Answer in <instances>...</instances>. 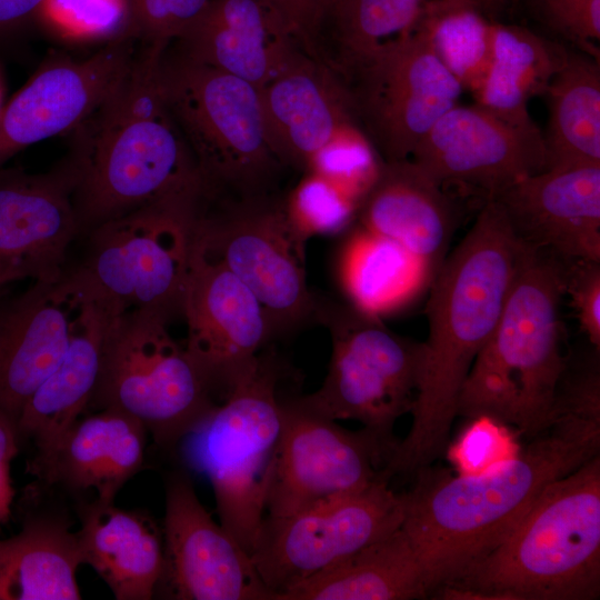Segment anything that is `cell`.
Listing matches in <instances>:
<instances>
[{"mask_svg": "<svg viewBox=\"0 0 600 600\" xmlns=\"http://www.w3.org/2000/svg\"><path fill=\"white\" fill-rule=\"evenodd\" d=\"M524 252L499 204L488 199L434 274L412 424L384 468L389 478L417 473L444 453L461 389L499 322Z\"/></svg>", "mask_w": 600, "mask_h": 600, "instance_id": "obj_1", "label": "cell"}, {"mask_svg": "<svg viewBox=\"0 0 600 600\" xmlns=\"http://www.w3.org/2000/svg\"><path fill=\"white\" fill-rule=\"evenodd\" d=\"M600 417L557 408L551 424L504 468L481 477L419 470L404 493L401 528L430 592L488 556L543 489L599 454Z\"/></svg>", "mask_w": 600, "mask_h": 600, "instance_id": "obj_2", "label": "cell"}, {"mask_svg": "<svg viewBox=\"0 0 600 600\" xmlns=\"http://www.w3.org/2000/svg\"><path fill=\"white\" fill-rule=\"evenodd\" d=\"M169 43L139 41L133 61L99 109L76 131L80 236L154 203L208 198L193 156L166 102L160 62Z\"/></svg>", "mask_w": 600, "mask_h": 600, "instance_id": "obj_3", "label": "cell"}, {"mask_svg": "<svg viewBox=\"0 0 600 600\" xmlns=\"http://www.w3.org/2000/svg\"><path fill=\"white\" fill-rule=\"evenodd\" d=\"M444 599L592 600L600 594V457L548 484Z\"/></svg>", "mask_w": 600, "mask_h": 600, "instance_id": "obj_4", "label": "cell"}, {"mask_svg": "<svg viewBox=\"0 0 600 600\" xmlns=\"http://www.w3.org/2000/svg\"><path fill=\"white\" fill-rule=\"evenodd\" d=\"M566 264L526 248L499 322L463 383L458 416H488L530 439L551 424L568 361L560 327Z\"/></svg>", "mask_w": 600, "mask_h": 600, "instance_id": "obj_5", "label": "cell"}, {"mask_svg": "<svg viewBox=\"0 0 600 600\" xmlns=\"http://www.w3.org/2000/svg\"><path fill=\"white\" fill-rule=\"evenodd\" d=\"M160 81L209 198L273 194L284 166L269 142L259 89L172 43L161 57Z\"/></svg>", "mask_w": 600, "mask_h": 600, "instance_id": "obj_6", "label": "cell"}, {"mask_svg": "<svg viewBox=\"0 0 600 600\" xmlns=\"http://www.w3.org/2000/svg\"><path fill=\"white\" fill-rule=\"evenodd\" d=\"M282 363L262 351L254 367L180 442L210 481L221 526L250 554L264 519L271 469L284 426Z\"/></svg>", "mask_w": 600, "mask_h": 600, "instance_id": "obj_7", "label": "cell"}, {"mask_svg": "<svg viewBox=\"0 0 600 600\" xmlns=\"http://www.w3.org/2000/svg\"><path fill=\"white\" fill-rule=\"evenodd\" d=\"M313 318L328 329L331 358L321 387L294 398L330 420H354L390 451L396 421L411 412L418 393L423 342L390 330L381 317L317 296ZM388 463V462H387Z\"/></svg>", "mask_w": 600, "mask_h": 600, "instance_id": "obj_8", "label": "cell"}, {"mask_svg": "<svg viewBox=\"0 0 600 600\" xmlns=\"http://www.w3.org/2000/svg\"><path fill=\"white\" fill-rule=\"evenodd\" d=\"M169 320L148 309L116 316L89 403L133 417L163 450L180 444L218 404L184 347L170 334Z\"/></svg>", "mask_w": 600, "mask_h": 600, "instance_id": "obj_9", "label": "cell"}, {"mask_svg": "<svg viewBox=\"0 0 600 600\" xmlns=\"http://www.w3.org/2000/svg\"><path fill=\"white\" fill-rule=\"evenodd\" d=\"M196 243L242 281L261 303L272 334L313 318L317 294L306 271L307 241L273 194L210 199L196 222Z\"/></svg>", "mask_w": 600, "mask_h": 600, "instance_id": "obj_10", "label": "cell"}, {"mask_svg": "<svg viewBox=\"0 0 600 600\" xmlns=\"http://www.w3.org/2000/svg\"><path fill=\"white\" fill-rule=\"evenodd\" d=\"M201 204L154 203L90 231L76 269L122 310L182 314Z\"/></svg>", "mask_w": 600, "mask_h": 600, "instance_id": "obj_11", "label": "cell"}, {"mask_svg": "<svg viewBox=\"0 0 600 600\" xmlns=\"http://www.w3.org/2000/svg\"><path fill=\"white\" fill-rule=\"evenodd\" d=\"M341 77L359 128L384 162L410 159L463 91L416 23Z\"/></svg>", "mask_w": 600, "mask_h": 600, "instance_id": "obj_12", "label": "cell"}, {"mask_svg": "<svg viewBox=\"0 0 600 600\" xmlns=\"http://www.w3.org/2000/svg\"><path fill=\"white\" fill-rule=\"evenodd\" d=\"M404 493L379 479L356 493L281 518H264L250 558L272 596L329 570L398 529Z\"/></svg>", "mask_w": 600, "mask_h": 600, "instance_id": "obj_13", "label": "cell"}, {"mask_svg": "<svg viewBox=\"0 0 600 600\" xmlns=\"http://www.w3.org/2000/svg\"><path fill=\"white\" fill-rule=\"evenodd\" d=\"M389 458L390 451L369 430L343 429L303 409L294 398L284 400V426L266 492L264 518L288 517L387 479Z\"/></svg>", "mask_w": 600, "mask_h": 600, "instance_id": "obj_14", "label": "cell"}, {"mask_svg": "<svg viewBox=\"0 0 600 600\" xmlns=\"http://www.w3.org/2000/svg\"><path fill=\"white\" fill-rule=\"evenodd\" d=\"M163 564L154 597L173 600H272L250 554L200 502L190 477L164 482Z\"/></svg>", "mask_w": 600, "mask_h": 600, "instance_id": "obj_15", "label": "cell"}, {"mask_svg": "<svg viewBox=\"0 0 600 600\" xmlns=\"http://www.w3.org/2000/svg\"><path fill=\"white\" fill-rule=\"evenodd\" d=\"M182 316L186 352L219 403L273 336L267 314L252 291L194 241Z\"/></svg>", "mask_w": 600, "mask_h": 600, "instance_id": "obj_16", "label": "cell"}, {"mask_svg": "<svg viewBox=\"0 0 600 600\" xmlns=\"http://www.w3.org/2000/svg\"><path fill=\"white\" fill-rule=\"evenodd\" d=\"M439 186L480 192L484 201L546 168L537 124L507 121L479 104H456L441 116L411 158Z\"/></svg>", "mask_w": 600, "mask_h": 600, "instance_id": "obj_17", "label": "cell"}, {"mask_svg": "<svg viewBox=\"0 0 600 600\" xmlns=\"http://www.w3.org/2000/svg\"><path fill=\"white\" fill-rule=\"evenodd\" d=\"M77 183L69 154L48 172L0 169V286L63 277L69 247L80 236Z\"/></svg>", "mask_w": 600, "mask_h": 600, "instance_id": "obj_18", "label": "cell"}, {"mask_svg": "<svg viewBox=\"0 0 600 600\" xmlns=\"http://www.w3.org/2000/svg\"><path fill=\"white\" fill-rule=\"evenodd\" d=\"M139 41L129 37L84 59L47 62L0 109V169L26 148L76 131L129 70Z\"/></svg>", "mask_w": 600, "mask_h": 600, "instance_id": "obj_19", "label": "cell"}, {"mask_svg": "<svg viewBox=\"0 0 600 600\" xmlns=\"http://www.w3.org/2000/svg\"><path fill=\"white\" fill-rule=\"evenodd\" d=\"M77 269L0 297V412L18 423L36 389L61 360L86 297Z\"/></svg>", "mask_w": 600, "mask_h": 600, "instance_id": "obj_20", "label": "cell"}, {"mask_svg": "<svg viewBox=\"0 0 600 600\" xmlns=\"http://www.w3.org/2000/svg\"><path fill=\"white\" fill-rule=\"evenodd\" d=\"M490 199L523 248L564 263L600 261V166L533 173Z\"/></svg>", "mask_w": 600, "mask_h": 600, "instance_id": "obj_21", "label": "cell"}, {"mask_svg": "<svg viewBox=\"0 0 600 600\" xmlns=\"http://www.w3.org/2000/svg\"><path fill=\"white\" fill-rule=\"evenodd\" d=\"M83 280L86 297L68 347L57 367L27 400L17 423L20 446L31 442L34 449L30 473L50 458L64 433L89 408L108 331L122 311Z\"/></svg>", "mask_w": 600, "mask_h": 600, "instance_id": "obj_22", "label": "cell"}, {"mask_svg": "<svg viewBox=\"0 0 600 600\" xmlns=\"http://www.w3.org/2000/svg\"><path fill=\"white\" fill-rule=\"evenodd\" d=\"M259 92L269 142L284 168L304 172L332 138L358 124L344 81L307 51Z\"/></svg>", "mask_w": 600, "mask_h": 600, "instance_id": "obj_23", "label": "cell"}, {"mask_svg": "<svg viewBox=\"0 0 600 600\" xmlns=\"http://www.w3.org/2000/svg\"><path fill=\"white\" fill-rule=\"evenodd\" d=\"M191 59L261 89L302 51L270 0H210L171 42Z\"/></svg>", "mask_w": 600, "mask_h": 600, "instance_id": "obj_24", "label": "cell"}, {"mask_svg": "<svg viewBox=\"0 0 600 600\" xmlns=\"http://www.w3.org/2000/svg\"><path fill=\"white\" fill-rule=\"evenodd\" d=\"M357 220L362 229L400 244L434 277L448 254L456 213L444 189L406 159L381 162Z\"/></svg>", "mask_w": 600, "mask_h": 600, "instance_id": "obj_25", "label": "cell"}, {"mask_svg": "<svg viewBox=\"0 0 600 600\" xmlns=\"http://www.w3.org/2000/svg\"><path fill=\"white\" fill-rule=\"evenodd\" d=\"M148 436L140 421L116 409L82 414L32 474L37 483L74 500L94 490L99 500L114 501L142 469Z\"/></svg>", "mask_w": 600, "mask_h": 600, "instance_id": "obj_26", "label": "cell"}, {"mask_svg": "<svg viewBox=\"0 0 600 600\" xmlns=\"http://www.w3.org/2000/svg\"><path fill=\"white\" fill-rule=\"evenodd\" d=\"M74 531L82 564H89L117 600H150L163 564L162 529L146 511L114 501L74 500Z\"/></svg>", "mask_w": 600, "mask_h": 600, "instance_id": "obj_27", "label": "cell"}, {"mask_svg": "<svg viewBox=\"0 0 600 600\" xmlns=\"http://www.w3.org/2000/svg\"><path fill=\"white\" fill-rule=\"evenodd\" d=\"M80 564L64 510L33 507L16 534L0 539V600H79Z\"/></svg>", "mask_w": 600, "mask_h": 600, "instance_id": "obj_28", "label": "cell"}, {"mask_svg": "<svg viewBox=\"0 0 600 600\" xmlns=\"http://www.w3.org/2000/svg\"><path fill=\"white\" fill-rule=\"evenodd\" d=\"M429 593L423 564L400 526L279 600H410Z\"/></svg>", "mask_w": 600, "mask_h": 600, "instance_id": "obj_29", "label": "cell"}, {"mask_svg": "<svg viewBox=\"0 0 600 600\" xmlns=\"http://www.w3.org/2000/svg\"><path fill=\"white\" fill-rule=\"evenodd\" d=\"M599 59L567 52L544 94L549 121L543 136L546 168L600 166ZM543 170V171H544Z\"/></svg>", "mask_w": 600, "mask_h": 600, "instance_id": "obj_30", "label": "cell"}, {"mask_svg": "<svg viewBox=\"0 0 600 600\" xmlns=\"http://www.w3.org/2000/svg\"><path fill=\"white\" fill-rule=\"evenodd\" d=\"M567 50L529 29L493 22L492 59L477 104L516 124L530 126V99L544 94Z\"/></svg>", "mask_w": 600, "mask_h": 600, "instance_id": "obj_31", "label": "cell"}, {"mask_svg": "<svg viewBox=\"0 0 600 600\" xmlns=\"http://www.w3.org/2000/svg\"><path fill=\"white\" fill-rule=\"evenodd\" d=\"M338 271L348 302L378 317L407 304L433 279L400 244L361 227L346 241Z\"/></svg>", "mask_w": 600, "mask_h": 600, "instance_id": "obj_32", "label": "cell"}, {"mask_svg": "<svg viewBox=\"0 0 600 600\" xmlns=\"http://www.w3.org/2000/svg\"><path fill=\"white\" fill-rule=\"evenodd\" d=\"M414 23L427 33L463 89L476 96L488 73L493 42V22L481 8L453 0H431Z\"/></svg>", "mask_w": 600, "mask_h": 600, "instance_id": "obj_33", "label": "cell"}, {"mask_svg": "<svg viewBox=\"0 0 600 600\" xmlns=\"http://www.w3.org/2000/svg\"><path fill=\"white\" fill-rule=\"evenodd\" d=\"M427 0H334L327 14L333 20L337 67L343 74L384 42L409 31Z\"/></svg>", "mask_w": 600, "mask_h": 600, "instance_id": "obj_34", "label": "cell"}, {"mask_svg": "<svg viewBox=\"0 0 600 600\" xmlns=\"http://www.w3.org/2000/svg\"><path fill=\"white\" fill-rule=\"evenodd\" d=\"M37 22L60 40L102 46L133 37L131 0H46Z\"/></svg>", "mask_w": 600, "mask_h": 600, "instance_id": "obj_35", "label": "cell"}, {"mask_svg": "<svg viewBox=\"0 0 600 600\" xmlns=\"http://www.w3.org/2000/svg\"><path fill=\"white\" fill-rule=\"evenodd\" d=\"M282 204L291 226L306 241L344 231L357 220L359 208L357 200L311 171L303 172Z\"/></svg>", "mask_w": 600, "mask_h": 600, "instance_id": "obj_36", "label": "cell"}, {"mask_svg": "<svg viewBox=\"0 0 600 600\" xmlns=\"http://www.w3.org/2000/svg\"><path fill=\"white\" fill-rule=\"evenodd\" d=\"M518 432L497 419L478 416L447 444L444 453L456 474L481 477L500 470L521 453Z\"/></svg>", "mask_w": 600, "mask_h": 600, "instance_id": "obj_37", "label": "cell"}, {"mask_svg": "<svg viewBox=\"0 0 600 600\" xmlns=\"http://www.w3.org/2000/svg\"><path fill=\"white\" fill-rule=\"evenodd\" d=\"M381 162L356 123L332 138L312 158L306 171L326 178L360 203L373 183Z\"/></svg>", "mask_w": 600, "mask_h": 600, "instance_id": "obj_38", "label": "cell"}, {"mask_svg": "<svg viewBox=\"0 0 600 600\" xmlns=\"http://www.w3.org/2000/svg\"><path fill=\"white\" fill-rule=\"evenodd\" d=\"M210 0H131L132 34L138 41L171 43Z\"/></svg>", "mask_w": 600, "mask_h": 600, "instance_id": "obj_39", "label": "cell"}, {"mask_svg": "<svg viewBox=\"0 0 600 600\" xmlns=\"http://www.w3.org/2000/svg\"><path fill=\"white\" fill-rule=\"evenodd\" d=\"M547 23L596 57L600 39V0H536Z\"/></svg>", "mask_w": 600, "mask_h": 600, "instance_id": "obj_40", "label": "cell"}, {"mask_svg": "<svg viewBox=\"0 0 600 600\" xmlns=\"http://www.w3.org/2000/svg\"><path fill=\"white\" fill-rule=\"evenodd\" d=\"M593 348L600 350V261L578 260L566 264L564 294Z\"/></svg>", "mask_w": 600, "mask_h": 600, "instance_id": "obj_41", "label": "cell"}, {"mask_svg": "<svg viewBox=\"0 0 600 600\" xmlns=\"http://www.w3.org/2000/svg\"><path fill=\"white\" fill-rule=\"evenodd\" d=\"M291 32L311 54L316 53V36L322 21L320 0H270Z\"/></svg>", "mask_w": 600, "mask_h": 600, "instance_id": "obj_42", "label": "cell"}, {"mask_svg": "<svg viewBox=\"0 0 600 600\" xmlns=\"http://www.w3.org/2000/svg\"><path fill=\"white\" fill-rule=\"evenodd\" d=\"M20 449L17 422L0 412V529L11 517L14 498L10 466Z\"/></svg>", "mask_w": 600, "mask_h": 600, "instance_id": "obj_43", "label": "cell"}, {"mask_svg": "<svg viewBox=\"0 0 600 600\" xmlns=\"http://www.w3.org/2000/svg\"><path fill=\"white\" fill-rule=\"evenodd\" d=\"M46 0H0V41L36 22Z\"/></svg>", "mask_w": 600, "mask_h": 600, "instance_id": "obj_44", "label": "cell"}, {"mask_svg": "<svg viewBox=\"0 0 600 600\" xmlns=\"http://www.w3.org/2000/svg\"><path fill=\"white\" fill-rule=\"evenodd\" d=\"M334 0H320L322 16L324 17L327 12L329 11L330 7L332 6Z\"/></svg>", "mask_w": 600, "mask_h": 600, "instance_id": "obj_45", "label": "cell"}, {"mask_svg": "<svg viewBox=\"0 0 600 600\" xmlns=\"http://www.w3.org/2000/svg\"><path fill=\"white\" fill-rule=\"evenodd\" d=\"M453 1L464 2V3L473 4L481 8L482 4L487 2L488 0H453Z\"/></svg>", "mask_w": 600, "mask_h": 600, "instance_id": "obj_46", "label": "cell"}]
</instances>
